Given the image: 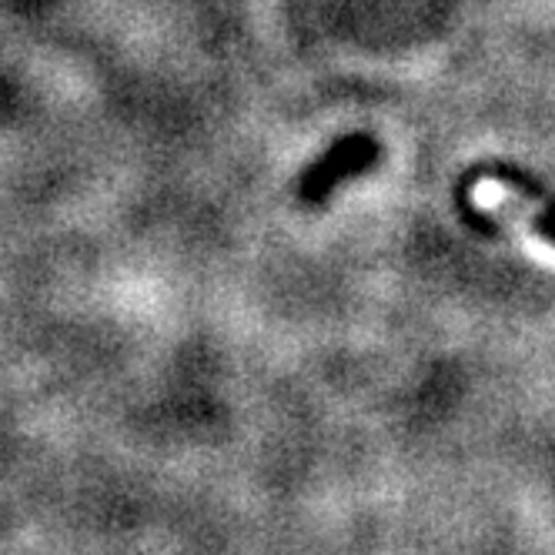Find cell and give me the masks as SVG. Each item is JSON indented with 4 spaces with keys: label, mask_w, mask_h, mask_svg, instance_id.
I'll use <instances>...</instances> for the list:
<instances>
[{
    "label": "cell",
    "mask_w": 555,
    "mask_h": 555,
    "mask_svg": "<svg viewBox=\"0 0 555 555\" xmlns=\"http://www.w3.org/2000/svg\"><path fill=\"white\" fill-rule=\"evenodd\" d=\"M486 175H489V178H499L502 184H508L512 191L526 194L529 202L539 205V211L532 215V228L545 237V242L555 245V191L545 188V184H542L539 178H532L529 171L512 168V165H492Z\"/></svg>",
    "instance_id": "7a4b0ae2"
},
{
    "label": "cell",
    "mask_w": 555,
    "mask_h": 555,
    "mask_svg": "<svg viewBox=\"0 0 555 555\" xmlns=\"http://www.w3.org/2000/svg\"><path fill=\"white\" fill-rule=\"evenodd\" d=\"M375 162H378V141L372 134H345L305 171L301 188H298L301 202H308V205L328 202V194L338 184L372 171Z\"/></svg>",
    "instance_id": "6da1fadb"
}]
</instances>
